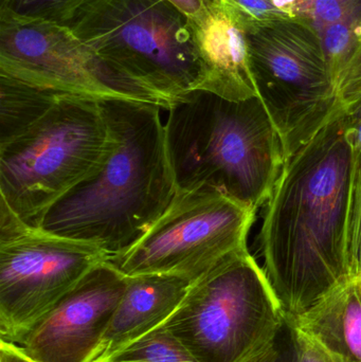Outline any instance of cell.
I'll return each mask as SVG.
<instances>
[{"instance_id":"27","label":"cell","mask_w":361,"mask_h":362,"mask_svg":"<svg viewBox=\"0 0 361 362\" xmlns=\"http://www.w3.org/2000/svg\"><path fill=\"white\" fill-rule=\"evenodd\" d=\"M356 267H357V272H361V244L360 251H358L357 261H356Z\"/></svg>"},{"instance_id":"14","label":"cell","mask_w":361,"mask_h":362,"mask_svg":"<svg viewBox=\"0 0 361 362\" xmlns=\"http://www.w3.org/2000/svg\"><path fill=\"white\" fill-rule=\"evenodd\" d=\"M285 321L339 362H361V272Z\"/></svg>"},{"instance_id":"21","label":"cell","mask_w":361,"mask_h":362,"mask_svg":"<svg viewBox=\"0 0 361 362\" xmlns=\"http://www.w3.org/2000/svg\"><path fill=\"white\" fill-rule=\"evenodd\" d=\"M288 325L292 332L295 348H296L297 362H339L334 357L331 356L321 346L315 344L313 340L297 331L292 325Z\"/></svg>"},{"instance_id":"16","label":"cell","mask_w":361,"mask_h":362,"mask_svg":"<svg viewBox=\"0 0 361 362\" xmlns=\"http://www.w3.org/2000/svg\"><path fill=\"white\" fill-rule=\"evenodd\" d=\"M63 95L0 74V146L44 118Z\"/></svg>"},{"instance_id":"2","label":"cell","mask_w":361,"mask_h":362,"mask_svg":"<svg viewBox=\"0 0 361 362\" xmlns=\"http://www.w3.org/2000/svg\"><path fill=\"white\" fill-rule=\"evenodd\" d=\"M108 151L95 173L66 194L37 228L89 243L110 257L139 240L176 193L162 108L148 102L101 101Z\"/></svg>"},{"instance_id":"8","label":"cell","mask_w":361,"mask_h":362,"mask_svg":"<svg viewBox=\"0 0 361 362\" xmlns=\"http://www.w3.org/2000/svg\"><path fill=\"white\" fill-rule=\"evenodd\" d=\"M247 40L259 98L288 159L345 110L329 74L321 36L292 17L248 34Z\"/></svg>"},{"instance_id":"3","label":"cell","mask_w":361,"mask_h":362,"mask_svg":"<svg viewBox=\"0 0 361 362\" xmlns=\"http://www.w3.org/2000/svg\"><path fill=\"white\" fill-rule=\"evenodd\" d=\"M165 123L176 189H212L258 211L285 165L283 142L260 98L229 101L195 90Z\"/></svg>"},{"instance_id":"18","label":"cell","mask_w":361,"mask_h":362,"mask_svg":"<svg viewBox=\"0 0 361 362\" xmlns=\"http://www.w3.org/2000/svg\"><path fill=\"white\" fill-rule=\"evenodd\" d=\"M107 362H199L167 329L160 327L117 353Z\"/></svg>"},{"instance_id":"28","label":"cell","mask_w":361,"mask_h":362,"mask_svg":"<svg viewBox=\"0 0 361 362\" xmlns=\"http://www.w3.org/2000/svg\"><path fill=\"white\" fill-rule=\"evenodd\" d=\"M273 349H275V348H273ZM273 351H271V352H273ZM271 353H269V354H268V355H267V356H266V357H265V358H264V359H263V361H261V362H264L265 361H266L267 357H268V356H269V355H271Z\"/></svg>"},{"instance_id":"13","label":"cell","mask_w":361,"mask_h":362,"mask_svg":"<svg viewBox=\"0 0 361 362\" xmlns=\"http://www.w3.org/2000/svg\"><path fill=\"white\" fill-rule=\"evenodd\" d=\"M192 282L150 274L127 278L120 303L97 350L87 362H107L117 353L160 329L176 312Z\"/></svg>"},{"instance_id":"1","label":"cell","mask_w":361,"mask_h":362,"mask_svg":"<svg viewBox=\"0 0 361 362\" xmlns=\"http://www.w3.org/2000/svg\"><path fill=\"white\" fill-rule=\"evenodd\" d=\"M347 108L286 159L262 206L259 250L285 320L354 270V150Z\"/></svg>"},{"instance_id":"20","label":"cell","mask_w":361,"mask_h":362,"mask_svg":"<svg viewBox=\"0 0 361 362\" xmlns=\"http://www.w3.org/2000/svg\"><path fill=\"white\" fill-rule=\"evenodd\" d=\"M232 21L245 32L254 34L280 21L292 18L273 0H218Z\"/></svg>"},{"instance_id":"29","label":"cell","mask_w":361,"mask_h":362,"mask_svg":"<svg viewBox=\"0 0 361 362\" xmlns=\"http://www.w3.org/2000/svg\"><path fill=\"white\" fill-rule=\"evenodd\" d=\"M25 358H27V357H25ZM27 362H35V361H31V359L27 358Z\"/></svg>"},{"instance_id":"24","label":"cell","mask_w":361,"mask_h":362,"mask_svg":"<svg viewBox=\"0 0 361 362\" xmlns=\"http://www.w3.org/2000/svg\"><path fill=\"white\" fill-rule=\"evenodd\" d=\"M175 6L178 11L186 15L188 18L196 16L205 8L208 0H165Z\"/></svg>"},{"instance_id":"4","label":"cell","mask_w":361,"mask_h":362,"mask_svg":"<svg viewBox=\"0 0 361 362\" xmlns=\"http://www.w3.org/2000/svg\"><path fill=\"white\" fill-rule=\"evenodd\" d=\"M69 27L150 103L169 110L196 90L190 19L165 0H93Z\"/></svg>"},{"instance_id":"6","label":"cell","mask_w":361,"mask_h":362,"mask_svg":"<svg viewBox=\"0 0 361 362\" xmlns=\"http://www.w3.org/2000/svg\"><path fill=\"white\" fill-rule=\"evenodd\" d=\"M108 141L101 101L61 95L44 118L0 146V202L37 228L51 206L101 167Z\"/></svg>"},{"instance_id":"11","label":"cell","mask_w":361,"mask_h":362,"mask_svg":"<svg viewBox=\"0 0 361 362\" xmlns=\"http://www.w3.org/2000/svg\"><path fill=\"white\" fill-rule=\"evenodd\" d=\"M127 286L107 261L91 270L18 346L35 362H87L101 342Z\"/></svg>"},{"instance_id":"15","label":"cell","mask_w":361,"mask_h":362,"mask_svg":"<svg viewBox=\"0 0 361 362\" xmlns=\"http://www.w3.org/2000/svg\"><path fill=\"white\" fill-rule=\"evenodd\" d=\"M333 86L345 108L361 99V21L319 32Z\"/></svg>"},{"instance_id":"7","label":"cell","mask_w":361,"mask_h":362,"mask_svg":"<svg viewBox=\"0 0 361 362\" xmlns=\"http://www.w3.org/2000/svg\"><path fill=\"white\" fill-rule=\"evenodd\" d=\"M256 210L212 189H176L167 210L131 246L107 262L126 278L162 274L194 282L247 249Z\"/></svg>"},{"instance_id":"9","label":"cell","mask_w":361,"mask_h":362,"mask_svg":"<svg viewBox=\"0 0 361 362\" xmlns=\"http://www.w3.org/2000/svg\"><path fill=\"white\" fill-rule=\"evenodd\" d=\"M108 257L95 245L27 225L0 202V341L20 346Z\"/></svg>"},{"instance_id":"25","label":"cell","mask_w":361,"mask_h":362,"mask_svg":"<svg viewBox=\"0 0 361 362\" xmlns=\"http://www.w3.org/2000/svg\"><path fill=\"white\" fill-rule=\"evenodd\" d=\"M0 362H27V358L16 344L0 341Z\"/></svg>"},{"instance_id":"22","label":"cell","mask_w":361,"mask_h":362,"mask_svg":"<svg viewBox=\"0 0 361 362\" xmlns=\"http://www.w3.org/2000/svg\"><path fill=\"white\" fill-rule=\"evenodd\" d=\"M264 362H297L292 332L288 323L280 333L275 349Z\"/></svg>"},{"instance_id":"26","label":"cell","mask_w":361,"mask_h":362,"mask_svg":"<svg viewBox=\"0 0 361 362\" xmlns=\"http://www.w3.org/2000/svg\"><path fill=\"white\" fill-rule=\"evenodd\" d=\"M276 4L280 8H283L286 12L292 15V8L294 6L295 0H273Z\"/></svg>"},{"instance_id":"12","label":"cell","mask_w":361,"mask_h":362,"mask_svg":"<svg viewBox=\"0 0 361 362\" xmlns=\"http://www.w3.org/2000/svg\"><path fill=\"white\" fill-rule=\"evenodd\" d=\"M189 19L201 69L196 90L229 101L259 98L247 34L220 1L208 0L201 13Z\"/></svg>"},{"instance_id":"5","label":"cell","mask_w":361,"mask_h":362,"mask_svg":"<svg viewBox=\"0 0 361 362\" xmlns=\"http://www.w3.org/2000/svg\"><path fill=\"white\" fill-rule=\"evenodd\" d=\"M285 325L264 269L247 248L194 281L162 327L199 362H261Z\"/></svg>"},{"instance_id":"17","label":"cell","mask_w":361,"mask_h":362,"mask_svg":"<svg viewBox=\"0 0 361 362\" xmlns=\"http://www.w3.org/2000/svg\"><path fill=\"white\" fill-rule=\"evenodd\" d=\"M93 0H0V21H42L70 25Z\"/></svg>"},{"instance_id":"19","label":"cell","mask_w":361,"mask_h":362,"mask_svg":"<svg viewBox=\"0 0 361 362\" xmlns=\"http://www.w3.org/2000/svg\"><path fill=\"white\" fill-rule=\"evenodd\" d=\"M292 15L320 32L335 23L361 21V0H295Z\"/></svg>"},{"instance_id":"10","label":"cell","mask_w":361,"mask_h":362,"mask_svg":"<svg viewBox=\"0 0 361 362\" xmlns=\"http://www.w3.org/2000/svg\"><path fill=\"white\" fill-rule=\"evenodd\" d=\"M0 74L38 88L95 101L148 102L69 25L50 21H0Z\"/></svg>"},{"instance_id":"23","label":"cell","mask_w":361,"mask_h":362,"mask_svg":"<svg viewBox=\"0 0 361 362\" xmlns=\"http://www.w3.org/2000/svg\"><path fill=\"white\" fill-rule=\"evenodd\" d=\"M347 122L353 144L354 161L361 168V99L347 108Z\"/></svg>"}]
</instances>
